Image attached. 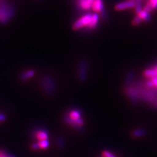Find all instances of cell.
Returning <instances> with one entry per match:
<instances>
[{"mask_svg": "<svg viewBox=\"0 0 157 157\" xmlns=\"http://www.w3.org/2000/svg\"><path fill=\"white\" fill-rule=\"evenodd\" d=\"M36 139L38 140V141L47 140L48 139V134L45 131L39 130L36 132Z\"/></svg>", "mask_w": 157, "mask_h": 157, "instance_id": "cell-10", "label": "cell"}, {"mask_svg": "<svg viewBox=\"0 0 157 157\" xmlns=\"http://www.w3.org/2000/svg\"><path fill=\"white\" fill-rule=\"evenodd\" d=\"M65 120L68 124L79 129L85 124V121L81 118V111L77 109L69 111Z\"/></svg>", "mask_w": 157, "mask_h": 157, "instance_id": "cell-1", "label": "cell"}, {"mask_svg": "<svg viewBox=\"0 0 157 157\" xmlns=\"http://www.w3.org/2000/svg\"><path fill=\"white\" fill-rule=\"evenodd\" d=\"M93 2H94V0H78V6L81 9L88 11L91 9Z\"/></svg>", "mask_w": 157, "mask_h": 157, "instance_id": "cell-8", "label": "cell"}, {"mask_svg": "<svg viewBox=\"0 0 157 157\" xmlns=\"http://www.w3.org/2000/svg\"><path fill=\"white\" fill-rule=\"evenodd\" d=\"M13 9L9 6H0V22L6 23L13 15Z\"/></svg>", "mask_w": 157, "mask_h": 157, "instance_id": "cell-3", "label": "cell"}, {"mask_svg": "<svg viewBox=\"0 0 157 157\" xmlns=\"http://www.w3.org/2000/svg\"><path fill=\"white\" fill-rule=\"evenodd\" d=\"M142 9L150 14L157 10V0H147Z\"/></svg>", "mask_w": 157, "mask_h": 157, "instance_id": "cell-5", "label": "cell"}, {"mask_svg": "<svg viewBox=\"0 0 157 157\" xmlns=\"http://www.w3.org/2000/svg\"><path fill=\"white\" fill-rule=\"evenodd\" d=\"M136 16L138 17L142 22H147L151 20V14L143 9L136 12Z\"/></svg>", "mask_w": 157, "mask_h": 157, "instance_id": "cell-7", "label": "cell"}, {"mask_svg": "<svg viewBox=\"0 0 157 157\" xmlns=\"http://www.w3.org/2000/svg\"><path fill=\"white\" fill-rule=\"evenodd\" d=\"M100 21V14L94 13H92L90 22L87 28L89 29H94L98 26V24H99Z\"/></svg>", "mask_w": 157, "mask_h": 157, "instance_id": "cell-6", "label": "cell"}, {"mask_svg": "<svg viewBox=\"0 0 157 157\" xmlns=\"http://www.w3.org/2000/svg\"><path fill=\"white\" fill-rule=\"evenodd\" d=\"M136 7V2L126 0L124 2H121L115 5V9L117 11H127L130 9H134Z\"/></svg>", "mask_w": 157, "mask_h": 157, "instance_id": "cell-4", "label": "cell"}, {"mask_svg": "<svg viewBox=\"0 0 157 157\" xmlns=\"http://www.w3.org/2000/svg\"><path fill=\"white\" fill-rule=\"evenodd\" d=\"M0 157H13L9 155L6 152H5L2 150H0Z\"/></svg>", "mask_w": 157, "mask_h": 157, "instance_id": "cell-16", "label": "cell"}, {"mask_svg": "<svg viewBox=\"0 0 157 157\" xmlns=\"http://www.w3.org/2000/svg\"><path fill=\"white\" fill-rule=\"evenodd\" d=\"M102 156L104 157H116L111 152H109L108 151H104L102 153Z\"/></svg>", "mask_w": 157, "mask_h": 157, "instance_id": "cell-15", "label": "cell"}, {"mask_svg": "<svg viewBox=\"0 0 157 157\" xmlns=\"http://www.w3.org/2000/svg\"><path fill=\"white\" fill-rule=\"evenodd\" d=\"M6 119V117L3 114L0 113V122H2L3 121H5Z\"/></svg>", "mask_w": 157, "mask_h": 157, "instance_id": "cell-17", "label": "cell"}, {"mask_svg": "<svg viewBox=\"0 0 157 157\" xmlns=\"http://www.w3.org/2000/svg\"><path fill=\"white\" fill-rule=\"evenodd\" d=\"M101 157H104V156H101Z\"/></svg>", "mask_w": 157, "mask_h": 157, "instance_id": "cell-18", "label": "cell"}, {"mask_svg": "<svg viewBox=\"0 0 157 157\" xmlns=\"http://www.w3.org/2000/svg\"><path fill=\"white\" fill-rule=\"evenodd\" d=\"M92 13H86L82 15L73 24V29L74 30H79V29L88 28L90 22Z\"/></svg>", "mask_w": 157, "mask_h": 157, "instance_id": "cell-2", "label": "cell"}, {"mask_svg": "<svg viewBox=\"0 0 157 157\" xmlns=\"http://www.w3.org/2000/svg\"><path fill=\"white\" fill-rule=\"evenodd\" d=\"M81 69H80V73H79V77L81 79H82V81H84L86 78V64L85 62H82L81 65L80 66Z\"/></svg>", "mask_w": 157, "mask_h": 157, "instance_id": "cell-11", "label": "cell"}, {"mask_svg": "<svg viewBox=\"0 0 157 157\" xmlns=\"http://www.w3.org/2000/svg\"><path fill=\"white\" fill-rule=\"evenodd\" d=\"M142 22H142L141 20L136 16H135V17H134V18L132 19V23L134 26H139Z\"/></svg>", "mask_w": 157, "mask_h": 157, "instance_id": "cell-14", "label": "cell"}, {"mask_svg": "<svg viewBox=\"0 0 157 157\" xmlns=\"http://www.w3.org/2000/svg\"><path fill=\"white\" fill-rule=\"evenodd\" d=\"M37 144L38 145L39 149H47V147L49 146V142L47 140H43V141H39Z\"/></svg>", "mask_w": 157, "mask_h": 157, "instance_id": "cell-13", "label": "cell"}, {"mask_svg": "<svg viewBox=\"0 0 157 157\" xmlns=\"http://www.w3.org/2000/svg\"><path fill=\"white\" fill-rule=\"evenodd\" d=\"M147 134V132L144 130H141V129H138V130H136L132 132V136H134L135 137H144Z\"/></svg>", "mask_w": 157, "mask_h": 157, "instance_id": "cell-12", "label": "cell"}, {"mask_svg": "<svg viewBox=\"0 0 157 157\" xmlns=\"http://www.w3.org/2000/svg\"><path fill=\"white\" fill-rule=\"evenodd\" d=\"M36 74V72L33 70H29L24 72L21 76V80L23 81H28V79H30L31 78L33 77Z\"/></svg>", "mask_w": 157, "mask_h": 157, "instance_id": "cell-9", "label": "cell"}]
</instances>
